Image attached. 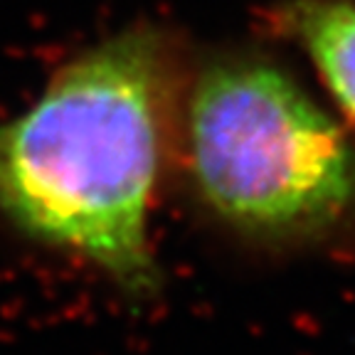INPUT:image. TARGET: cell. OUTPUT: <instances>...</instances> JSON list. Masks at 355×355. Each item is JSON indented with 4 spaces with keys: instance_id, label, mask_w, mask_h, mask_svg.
I'll list each match as a JSON object with an SVG mask.
<instances>
[{
    "instance_id": "1",
    "label": "cell",
    "mask_w": 355,
    "mask_h": 355,
    "mask_svg": "<svg viewBox=\"0 0 355 355\" xmlns=\"http://www.w3.org/2000/svg\"><path fill=\"white\" fill-rule=\"evenodd\" d=\"M173 40L131 25L64 62L0 121V217L77 254L126 299L158 294L148 215L178 99Z\"/></svg>"
},
{
    "instance_id": "3",
    "label": "cell",
    "mask_w": 355,
    "mask_h": 355,
    "mask_svg": "<svg viewBox=\"0 0 355 355\" xmlns=\"http://www.w3.org/2000/svg\"><path fill=\"white\" fill-rule=\"evenodd\" d=\"M274 25L299 45L338 109L355 123V0H284Z\"/></svg>"
},
{
    "instance_id": "2",
    "label": "cell",
    "mask_w": 355,
    "mask_h": 355,
    "mask_svg": "<svg viewBox=\"0 0 355 355\" xmlns=\"http://www.w3.org/2000/svg\"><path fill=\"white\" fill-rule=\"evenodd\" d=\"M188 188L210 217L264 247H308L355 220V143L291 69L220 49L178 94Z\"/></svg>"
}]
</instances>
